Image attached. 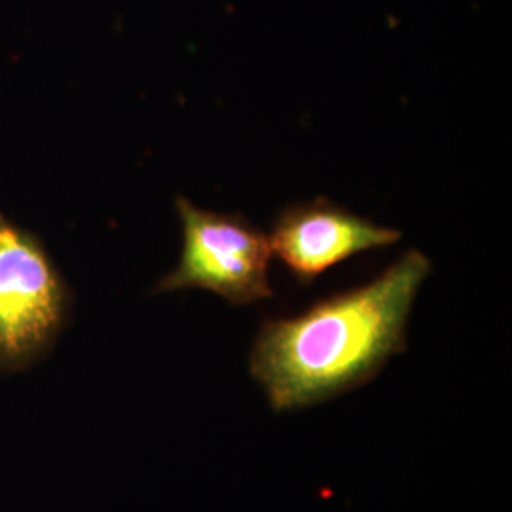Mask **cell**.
Here are the masks:
<instances>
[{
	"mask_svg": "<svg viewBox=\"0 0 512 512\" xmlns=\"http://www.w3.org/2000/svg\"><path fill=\"white\" fill-rule=\"evenodd\" d=\"M431 260L406 251L361 287L262 323L249 370L274 412L327 403L372 382L406 349V325Z\"/></svg>",
	"mask_w": 512,
	"mask_h": 512,
	"instance_id": "cell-1",
	"label": "cell"
},
{
	"mask_svg": "<svg viewBox=\"0 0 512 512\" xmlns=\"http://www.w3.org/2000/svg\"><path fill=\"white\" fill-rule=\"evenodd\" d=\"M69 308L71 293L46 249L0 213V374L46 357Z\"/></svg>",
	"mask_w": 512,
	"mask_h": 512,
	"instance_id": "cell-2",
	"label": "cell"
},
{
	"mask_svg": "<svg viewBox=\"0 0 512 512\" xmlns=\"http://www.w3.org/2000/svg\"><path fill=\"white\" fill-rule=\"evenodd\" d=\"M183 222V253L156 293L202 289L232 306H249L274 296L270 285V239L241 215L207 211L177 198Z\"/></svg>",
	"mask_w": 512,
	"mask_h": 512,
	"instance_id": "cell-3",
	"label": "cell"
},
{
	"mask_svg": "<svg viewBox=\"0 0 512 512\" xmlns=\"http://www.w3.org/2000/svg\"><path fill=\"white\" fill-rule=\"evenodd\" d=\"M268 239L272 255L296 281L311 285L351 256L397 243L401 232L359 217L327 198H315L283 209Z\"/></svg>",
	"mask_w": 512,
	"mask_h": 512,
	"instance_id": "cell-4",
	"label": "cell"
}]
</instances>
